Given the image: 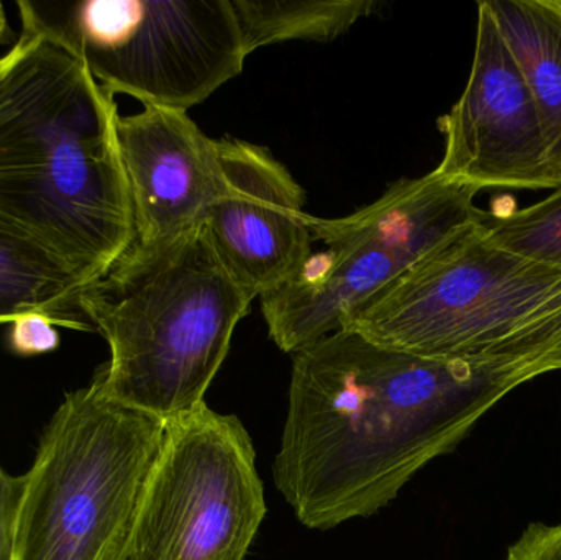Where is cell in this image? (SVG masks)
Returning a JSON list of instances; mask_svg holds the SVG:
<instances>
[{"instance_id": "6da1fadb", "label": "cell", "mask_w": 561, "mask_h": 560, "mask_svg": "<svg viewBox=\"0 0 561 560\" xmlns=\"http://www.w3.org/2000/svg\"><path fill=\"white\" fill-rule=\"evenodd\" d=\"M559 370L561 342L504 357L432 358L333 332L293 355L276 489L310 529L368 518L506 395Z\"/></svg>"}, {"instance_id": "7a4b0ae2", "label": "cell", "mask_w": 561, "mask_h": 560, "mask_svg": "<svg viewBox=\"0 0 561 560\" xmlns=\"http://www.w3.org/2000/svg\"><path fill=\"white\" fill-rule=\"evenodd\" d=\"M114 94L81 59L23 32L0 58V217L85 285L135 240Z\"/></svg>"}, {"instance_id": "3957f363", "label": "cell", "mask_w": 561, "mask_h": 560, "mask_svg": "<svg viewBox=\"0 0 561 560\" xmlns=\"http://www.w3.org/2000/svg\"><path fill=\"white\" fill-rule=\"evenodd\" d=\"M252 301L204 222L173 239L134 242L78 298L111 348L94 378L115 403L163 423L193 413L206 404Z\"/></svg>"}, {"instance_id": "277c9868", "label": "cell", "mask_w": 561, "mask_h": 560, "mask_svg": "<svg viewBox=\"0 0 561 560\" xmlns=\"http://www.w3.org/2000/svg\"><path fill=\"white\" fill-rule=\"evenodd\" d=\"M484 219L366 299L342 329L432 358L504 357L559 344L561 268L491 245Z\"/></svg>"}, {"instance_id": "5b68a950", "label": "cell", "mask_w": 561, "mask_h": 560, "mask_svg": "<svg viewBox=\"0 0 561 560\" xmlns=\"http://www.w3.org/2000/svg\"><path fill=\"white\" fill-rule=\"evenodd\" d=\"M163 421L99 381L66 395L23 476L10 560H115L164 436Z\"/></svg>"}, {"instance_id": "8992f818", "label": "cell", "mask_w": 561, "mask_h": 560, "mask_svg": "<svg viewBox=\"0 0 561 560\" xmlns=\"http://www.w3.org/2000/svg\"><path fill=\"white\" fill-rule=\"evenodd\" d=\"M470 184L431 171L392 184L378 201L339 219L307 214L313 242L286 283L262 296L270 338L296 354L342 331L355 309L461 230L486 217Z\"/></svg>"}, {"instance_id": "52a82bcc", "label": "cell", "mask_w": 561, "mask_h": 560, "mask_svg": "<svg viewBox=\"0 0 561 560\" xmlns=\"http://www.w3.org/2000/svg\"><path fill=\"white\" fill-rule=\"evenodd\" d=\"M23 32L84 62L112 94L187 112L245 65L232 0H20Z\"/></svg>"}, {"instance_id": "ba28073f", "label": "cell", "mask_w": 561, "mask_h": 560, "mask_svg": "<svg viewBox=\"0 0 561 560\" xmlns=\"http://www.w3.org/2000/svg\"><path fill=\"white\" fill-rule=\"evenodd\" d=\"M266 512L249 431L203 404L164 424L115 560H245Z\"/></svg>"}, {"instance_id": "9c48e42d", "label": "cell", "mask_w": 561, "mask_h": 560, "mask_svg": "<svg viewBox=\"0 0 561 560\" xmlns=\"http://www.w3.org/2000/svg\"><path fill=\"white\" fill-rule=\"evenodd\" d=\"M438 128L435 173L477 190H559L533 89L486 0L478 2L477 46L463 94Z\"/></svg>"}, {"instance_id": "30bf717a", "label": "cell", "mask_w": 561, "mask_h": 560, "mask_svg": "<svg viewBox=\"0 0 561 560\" xmlns=\"http://www.w3.org/2000/svg\"><path fill=\"white\" fill-rule=\"evenodd\" d=\"M224 191L204 226L224 266L252 296L286 283L313 252L306 194L266 148L219 140Z\"/></svg>"}, {"instance_id": "8fae6325", "label": "cell", "mask_w": 561, "mask_h": 560, "mask_svg": "<svg viewBox=\"0 0 561 560\" xmlns=\"http://www.w3.org/2000/svg\"><path fill=\"white\" fill-rule=\"evenodd\" d=\"M117 141L134 210L135 240L160 242L206 219L224 191L219 140L187 112L145 105L118 115Z\"/></svg>"}, {"instance_id": "7c38bea8", "label": "cell", "mask_w": 561, "mask_h": 560, "mask_svg": "<svg viewBox=\"0 0 561 560\" xmlns=\"http://www.w3.org/2000/svg\"><path fill=\"white\" fill-rule=\"evenodd\" d=\"M533 89L561 181V0H486Z\"/></svg>"}, {"instance_id": "4fadbf2b", "label": "cell", "mask_w": 561, "mask_h": 560, "mask_svg": "<svg viewBox=\"0 0 561 560\" xmlns=\"http://www.w3.org/2000/svg\"><path fill=\"white\" fill-rule=\"evenodd\" d=\"M85 286L59 256L0 217V324L42 312L75 325L59 315L78 308Z\"/></svg>"}, {"instance_id": "5bb4252c", "label": "cell", "mask_w": 561, "mask_h": 560, "mask_svg": "<svg viewBox=\"0 0 561 560\" xmlns=\"http://www.w3.org/2000/svg\"><path fill=\"white\" fill-rule=\"evenodd\" d=\"M245 55L290 39L327 42L371 15L378 0H232Z\"/></svg>"}, {"instance_id": "9a60e30c", "label": "cell", "mask_w": 561, "mask_h": 560, "mask_svg": "<svg viewBox=\"0 0 561 560\" xmlns=\"http://www.w3.org/2000/svg\"><path fill=\"white\" fill-rule=\"evenodd\" d=\"M484 237L504 252L561 268V186L534 206L488 213Z\"/></svg>"}, {"instance_id": "2e32d148", "label": "cell", "mask_w": 561, "mask_h": 560, "mask_svg": "<svg viewBox=\"0 0 561 560\" xmlns=\"http://www.w3.org/2000/svg\"><path fill=\"white\" fill-rule=\"evenodd\" d=\"M56 322H59L58 319L42 312L15 319L10 331V347L19 355H39L55 351L59 345Z\"/></svg>"}, {"instance_id": "e0dca14e", "label": "cell", "mask_w": 561, "mask_h": 560, "mask_svg": "<svg viewBox=\"0 0 561 560\" xmlns=\"http://www.w3.org/2000/svg\"><path fill=\"white\" fill-rule=\"evenodd\" d=\"M506 560H561V523L530 525L511 546Z\"/></svg>"}, {"instance_id": "ac0fdd59", "label": "cell", "mask_w": 561, "mask_h": 560, "mask_svg": "<svg viewBox=\"0 0 561 560\" xmlns=\"http://www.w3.org/2000/svg\"><path fill=\"white\" fill-rule=\"evenodd\" d=\"M25 479L10 476L0 466V560H10L16 513Z\"/></svg>"}, {"instance_id": "d6986e66", "label": "cell", "mask_w": 561, "mask_h": 560, "mask_svg": "<svg viewBox=\"0 0 561 560\" xmlns=\"http://www.w3.org/2000/svg\"><path fill=\"white\" fill-rule=\"evenodd\" d=\"M9 36V26H7L5 13H3L2 3H0V43L5 42Z\"/></svg>"}]
</instances>
